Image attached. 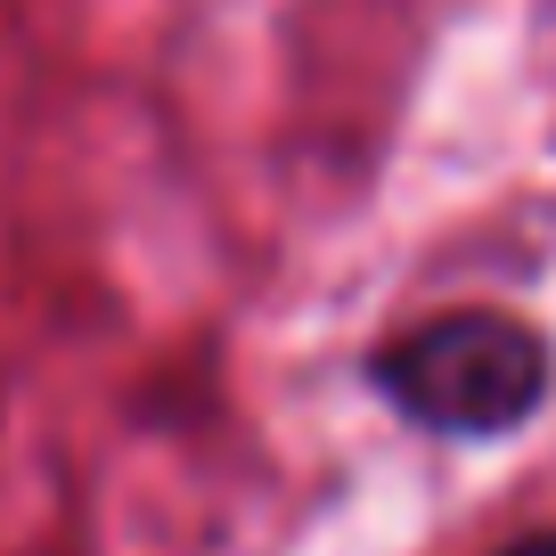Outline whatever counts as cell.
<instances>
[{
  "mask_svg": "<svg viewBox=\"0 0 556 556\" xmlns=\"http://www.w3.org/2000/svg\"><path fill=\"white\" fill-rule=\"evenodd\" d=\"M500 556H556V532H532V540H516V548H500Z\"/></svg>",
  "mask_w": 556,
  "mask_h": 556,
  "instance_id": "obj_2",
  "label": "cell"
},
{
  "mask_svg": "<svg viewBox=\"0 0 556 556\" xmlns=\"http://www.w3.org/2000/svg\"><path fill=\"white\" fill-rule=\"evenodd\" d=\"M368 384L409 417L417 434L442 442H507L548 409L556 384V344L548 328L500 312V303H458L417 328L384 336Z\"/></svg>",
  "mask_w": 556,
  "mask_h": 556,
  "instance_id": "obj_1",
  "label": "cell"
}]
</instances>
